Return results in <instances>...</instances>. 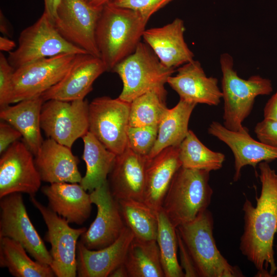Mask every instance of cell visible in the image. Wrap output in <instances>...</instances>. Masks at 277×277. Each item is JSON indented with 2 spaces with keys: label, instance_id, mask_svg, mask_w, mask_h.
I'll list each match as a JSON object with an SVG mask.
<instances>
[{
  "label": "cell",
  "instance_id": "cell-38",
  "mask_svg": "<svg viewBox=\"0 0 277 277\" xmlns=\"http://www.w3.org/2000/svg\"><path fill=\"white\" fill-rule=\"evenodd\" d=\"M22 136L21 133L7 122L0 123V153L2 154L14 142Z\"/></svg>",
  "mask_w": 277,
  "mask_h": 277
},
{
  "label": "cell",
  "instance_id": "cell-40",
  "mask_svg": "<svg viewBox=\"0 0 277 277\" xmlns=\"http://www.w3.org/2000/svg\"><path fill=\"white\" fill-rule=\"evenodd\" d=\"M61 0H44V12L53 22L56 16V10Z\"/></svg>",
  "mask_w": 277,
  "mask_h": 277
},
{
  "label": "cell",
  "instance_id": "cell-23",
  "mask_svg": "<svg viewBox=\"0 0 277 277\" xmlns=\"http://www.w3.org/2000/svg\"><path fill=\"white\" fill-rule=\"evenodd\" d=\"M181 167L179 146L166 148L148 160L143 201L159 211L175 173Z\"/></svg>",
  "mask_w": 277,
  "mask_h": 277
},
{
  "label": "cell",
  "instance_id": "cell-8",
  "mask_svg": "<svg viewBox=\"0 0 277 277\" xmlns=\"http://www.w3.org/2000/svg\"><path fill=\"white\" fill-rule=\"evenodd\" d=\"M130 103L101 96L89 104V132L117 155L127 147Z\"/></svg>",
  "mask_w": 277,
  "mask_h": 277
},
{
  "label": "cell",
  "instance_id": "cell-28",
  "mask_svg": "<svg viewBox=\"0 0 277 277\" xmlns=\"http://www.w3.org/2000/svg\"><path fill=\"white\" fill-rule=\"evenodd\" d=\"M0 267L15 277L55 276L50 265L33 260L21 244L7 237H0Z\"/></svg>",
  "mask_w": 277,
  "mask_h": 277
},
{
  "label": "cell",
  "instance_id": "cell-34",
  "mask_svg": "<svg viewBox=\"0 0 277 277\" xmlns=\"http://www.w3.org/2000/svg\"><path fill=\"white\" fill-rule=\"evenodd\" d=\"M158 126L132 127L127 129V147L135 153L147 156L156 141Z\"/></svg>",
  "mask_w": 277,
  "mask_h": 277
},
{
  "label": "cell",
  "instance_id": "cell-15",
  "mask_svg": "<svg viewBox=\"0 0 277 277\" xmlns=\"http://www.w3.org/2000/svg\"><path fill=\"white\" fill-rule=\"evenodd\" d=\"M33 153L25 142L12 143L0 159V198L13 193L33 196L42 181Z\"/></svg>",
  "mask_w": 277,
  "mask_h": 277
},
{
  "label": "cell",
  "instance_id": "cell-4",
  "mask_svg": "<svg viewBox=\"0 0 277 277\" xmlns=\"http://www.w3.org/2000/svg\"><path fill=\"white\" fill-rule=\"evenodd\" d=\"M210 172L181 167L175 173L161 208L175 228L193 221L209 206Z\"/></svg>",
  "mask_w": 277,
  "mask_h": 277
},
{
  "label": "cell",
  "instance_id": "cell-5",
  "mask_svg": "<svg viewBox=\"0 0 277 277\" xmlns=\"http://www.w3.org/2000/svg\"><path fill=\"white\" fill-rule=\"evenodd\" d=\"M222 73V92L224 100L223 125L232 131L242 129L243 123L250 114L256 97L270 94L273 91L271 81L260 75L247 80L241 78L234 68L232 56L221 55Z\"/></svg>",
  "mask_w": 277,
  "mask_h": 277
},
{
  "label": "cell",
  "instance_id": "cell-43",
  "mask_svg": "<svg viewBox=\"0 0 277 277\" xmlns=\"http://www.w3.org/2000/svg\"><path fill=\"white\" fill-rule=\"evenodd\" d=\"M0 30L1 32L4 34V35H9V28L8 24L6 22V19H5V16H4V14L2 12V11H1V14H0Z\"/></svg>",
  "mask_w": 277,
  "mask_h": 277
},
{
  "label": "cell",
  "instance_id": "cell-14",
  "mask_svg": "<svg viewBox=\"0 0 277 277\" xmlns=\"http://www.w3.org/2000/svg\"><path fill=\"white\" fill-rule=\"evenodd\" d=\"M97 208L95 220L79 241L90 250H99L112 244L126 227L118 201L113 196L107 181L90 192Z\"/></svg>",
  "mask_w": 277,
  "mask_h": 277
},
{
  "label": "cell",
  "instance_id": "cell-18",
  "mask_svg": "<svg viewBox=\"0 0 277 277\" xmlns=\"http://www.w3.org/2000/svg\"><path fill=\"white\" fill-rule=\"evenodd\" d=\"M147 158L126 147L116 155L107 182L113 196L117 200L143 201Z\"/></svg>",
  "mask_w": 277,
  "mask_h": 277
},
{
  "label": "cell",
  "instance_id": "cell-32",
  "mask_svg": "<svg viewBox=\"0 0 277 277\" xmlns=\"http://www.w3.org/2000/svg\"><path fill=\"white\" fill-rule=\"evenodd\" d=\"M158 229L156 238L165 277H185L177 257V236L176 228L161 208L157 211Z\"/></svg>",
  "mask_w": 277,
  "mask_h": 277
},
{
  "label": "cell",
  "instance_id": "cell-45",
  "mask_svg": "<svg viewBox=\"0 0 277 277\" xmlns=\"http://www.w3.org/2000/svg\"><path fill=\"white\" fill-rule=\"evenodd\" d=\"M275 250H276V252L277 254V245L275 246Z\"/></svg>",
  "mask_w": 277,
  "mask_h": 277
},
{
  "label": "cell",
  "instance_id": "cell-33",
  "mask_svg": "<svg viewBox=\"0 0 277 277\" xmlns=\"http://www.w3.org/2000/svg\"><path fill=\"white\" fill-rule=\"evenodd\" d=\"M166 97V95L153 91L133 100L130 103L129 126H158L168 109Z\"/></svg>",
  "mask_w": 277,
  "mask_h": 277
},
{
  "label": "cell",
  "instance_id": "cell-11",
  "mask_svg": "<svg viewBox=\"0 0 277 277\" xmlns=\"http://www.w3.org/2000/svg\"><path fill=\"white\" fill-rule=\"evenodd\" d=\"M76 56V54H58L15 69L13 75L12 103L41 95L63 78Z\"/></svg>",
  "mask_w": 277,
  "mask_h": 277
},
{
  "label": "cell",
  "instance_id": "cell-25",
  "mask_svg": "<svg viewBox=\"0 0 277 277\" xmlns=\"http://www.w3.org/2000/svg\"><path fill=\"white\" fill-rule=\"evenodd\" d=\"M44 102L40 95L13 106H6L0 110L1 118L21 133L24 142L34 155L44 141L41 132V113Z\"/></svg>",
  "mask_w": 277,
  "mask_h": 277
},
{
  "label": "cell",
  "instance_id": "cell-9",
  "mask_svg": "<svg viewBox=\"0 0 277 277\" xmlns=\"http://www.w3.org/2000/svg\"><path fill=\"white\" fill-rule=\"evenodd\" d=\"M41 127L49 138L71 148L76 140L89 131L87 101H45L41 113Z\"/></svg>",
  "mask_w": 277,
  "mask_h": 277
},
{
  "label": "cell",
  "instance_id": "cell-22",
  "mask_svg": "<svg viewBox=\"0 0 277 277\" xmlns=\"http://www.w3.org/2000/svg\"><path fill=\"white\" fill-rule=\"evenodd\" d=\"M35 156L42 181L50 184L81 182L83 177L78 169V160L71 148L48 138L44 140Z\"/></svg>",
  "mask_w": 277,
  "mask_h": 277
},
{
  "label": "cell",
  "instance_id": "cell-31",
  "mask_svg": "<svg viewBox=\"0 0 277 277\" xmlns=\"http://www.w3.org/2000/svg\"><path fill=\"white\" fill-rule=\"evenodd\" d=\"M179 157L182 167L209 172L220 169L225 155L207 148L190 130L179 146Z\"/></svg>",
  "mask_w": 277,
  "mask_h": 277
},
{
  "label": "cell",
  "instance_id": "cell-39",
  "mask_svg": "<svg viewBox=\"0 0 277 277\" xmlns=\"http://www.w3.org/2000/svg\"><path fill=\"white\" fill-rule=\"evenodd\" d=\"M264 118L277 121V90L264 107Z\"/></svg>",
  "mask_w": 277,
  "mask_h": 277
},
{
  "label": "cell",
  "instance_id": "cell-37",
  "mask_svg": "<svg viewBox=\"0 0 277 277\" xmlns=\"http://www.w3.org/2000/svg\"><path fill=\"white\" fill-rule=\"evenodd\" d=\"M254 132L259 141L277 148V121L264 118L256 124Z\"/></svg>",
  "mask_w": 277,
  "mask_h": 277
},
{
  "label": "cell",
  "instance_id": "cell-36",
  "mask_svg": "<svg viewBox=\"0 0 277 277\" xmlns=\"http://www.w3.org/2000/svg\"><path fill=\"white\" fill-rule=\"evenodd\" d=\"M15 69L4 54L0 53V106L12 104L13 75Z\"/></svg>",
  "mask_w": 277,
  "mask_h": 277
},
{
  "label": "cell",
  "instance_id": "cell-3",
  "mask_svg": "<svg viewBox=\"0 0 277 277\" xmlns=\"http://www.w3.org/2000/svg\"><path fill=\"white\" fill-rule=\"evenodd\" d=\"M214 221L207 209L192 221L177 227V240L189 256L197 277H243L236 266L229 264L217 248Z\"/></svg>",
  "mask_w": 277,
  "mask_h": 277
},
{
  "label": "cell",
  "instance_id": "cell-2",
  "mask_svg": "<svg viewBox=\"0 0 277 277\" xmlns=\"http://www.w3.org/2000/svg\"><path fill=\"white\" fill-rule=\"evenodd\" d=\"M148 22L133 10L111 2L103 7L95 30V41L107 71L134 52Z\"/></svg>",
  "mask_w": 277,
  "mask_h": 277
},
{
  "label": "cell",
  "instance_id": "cell-13",
  "mask_svg": "<svg viewBox=\"0 0 277 277\" xmlns=\"http://www.w3.org/2000/svg\"><path fill=\"white\" fill-rule=\"evenodd\" d=\"M0 199V237L19 243L34 260L50 266V251L29 217L22 193H13Z\"/></svg>",
  "mask_w": 277,
  "mask_h": 277
},
{
  "label": "cell",
  "instance_id": "cell-19",
  "mask_svg": "<svg viewBox=\"0 0 277 277\" xmlns=\"http://www.w3.org/2000/svg\"><path fill=\"white\" fill-rule=\"evenodd\" d=\"M175 76L167 81L169 85L179 94L180 99L195 104L217 106L223 98L218 80L208 77L201 63L195 60L188 62L177 70Z\"/></svg>",
  "mask_w": 277,
  "mask_h": 277
},
{
  "label": "cell",
  "instance_id": "cell-27",
  "mask_svg": "<svg viewBox=\"0 0 277 277\" xmlns=\"http://www.w3.org/2000/svg\"><path fill=\"white\" fill-rule=\"evenodd\" d=\"M82 138V157L86 163V172L80 184L91 192L107 181L116 154L107 149L89 131Z\"/></svg>",
  "mask_w": 277,
  "mask_h": 277
},
{
  "label": "cell",
  "instance_id": "cell-41",
  "mask_svg": "<svg viewBox=\"0 0 277 277\" xmlns=\"http://www.w3.org/2000/svg\"><path fill=\"white\" fill-rule=\"evenodd\" d=\"M16 43L6 36L0 37V50L10 52L16 47Z\"/></svg>",
  "mask_w": 277,
  "mask_h": 277
},
{
  "label": "cell",
  "instance_id": "cell-20",
  "mask_svg": "<svg viewBox=\"0 0 277 277\" xmlns=\"http://www.w3.org/2000/svg\"><path fill=\"white\" fill-rule=\"evenodd\" d=\"M184 21L175 18L160 27L145 29L143 38L166 67L176 68L193 60L194 54L184 38Z\"/></svg>",
  "mask_w": 277,
  "mask_h": 277
},
{
  "label": "cell",
  "instance_id": "cell-6",
  "mask_svg": "<svg viewBox=\"0 0 277 277\" xmlns=\"http://www.w3.org/2000/svg\"><path fill=\"white\" fill-rule=\"evenodd\" d=\"M174 71L175 69L165 66L151 48L141 42L133 53L112 70L123 82V90L118 97L130 103L150 91L166 95L165 84Z\"/></svg>",
  "mask_w": 277,
  "mask_h": 277
},
{
  "label": "cell",
  "instance_id": "cell-35",
  "mask_svg": "<svg viewBox=\"0 0 277 277\" xmlns=\"http://www.w3.org/2000/svg\"><path fill=\"white\" fill-rule=\"evenodd\" d=\"M173 0H113L116 6L138 12L147 22L152 15Z\"/></svg>",
  "mask_w": 277,
  "mask_h": 277
},
{
  "label": "cell",
  "instance_id": "cell-44",
  "mask_svg": "<svg viewBox=\"0 0 277 277\" xmlns=\"http://www.w3.org/2000/svg\"><path fill=\"white\" fill-rule=\"evenodd\" d=\"M92 6L96 7H102L106 4L113 0H87Z\"/></svg>",
  "mask_w": 277,
  "mask_h": 277
},
{
  "label": "cell",
  "instance_id": "cell-7",
  "mask_svg": "<svg viewBox=\"0 0 277 277\" xmlns=\"http://www.w3.org/2000/svg\"><path fill=\"white\" fill-rule=\"evenodd\" d=\"M18 43L17 48L9 52L7 57L15 69L34 61L58 54L88 53L65 39L44 12L35 23L22 30Z\"/></svg>",
  "mask_w": 277,
  "mask_h": 277
},
{
  "label": "cell",
  "instance_id": "cell-10",
  "mask_svg": "<svg viewBox=\"0 0 277 277\" xmlns=\"http://www.w3.org/2000/svg\"><path fill=\"white\" fill-rule=\"evenodd\" d=\"M34 206L39 211L47 227L45 240L51 245L50 265L56 276H77L76 250L78 239L87 230L73 228L66 219L47 207L34 197L30 196Z\"/></svg>",
  "mask_w": 277,
  "mask_h": 277
},
{
  "label": "cell",
  "instance_id": "cell-1",
  "mask_svg": "<svg viewBox=\"0 0 277 277\" xmlns=\"http://www.w3.org/2000/svg\"><path fill=\"white\" fill-rule=\"evenodd\" d=\"M258 168L261 193L255 206L245 199L240 249L257 269L256 276H273L277 270L273 249L277 231V172L267 162L259 163Z\"/></svg>",
  "mask_w": 277,
  "mask_h": 277
},
{
  "label": "cell",
  "instance_id": "cell-16",
  "mask_svg": "<svg viewBox=\"0 0 277 277\" xmlns=\"http://www.w3.org/2000/svg\"><path fill=\"white\" fill-rule=\"evenodd\" d=\"M208 132L226 144L231 150L234 159V182L240 179L244 166L250 165L255 168L262 162L277 160V148L255 140L244 126L240 130L232 131L219 122L213 121L208 127Z\"/></svg>",
  "mask_w": 277,
  "mask_h": 277
},
{
  "label": "cell",
  "instance_id": "cell-42",
  "mask_svg": "<svg viewBox=\"0 0 277 277\" xmlns=\"http://www.w3.org/2000/svg\"><path fill=\"white\" fill-rule=\"evenodd\" d=\"M110 277H128L127 270L124 263L116 267L109 275Z\"/></svg>",
  "mask_w": 277,
  "mask_h": 277
},
{
  "label": "cell",
  "instance_id": "cell-26",
  "mask_svg": "<svg viewBox=\"0 0 277 277\" xmlns=\"http://www.w3.org/2000/svg\"><path fill=\"white\" fill-rule=\"evenodd\" d=\"M196 105L180 99L174 107L168 109L159 125L157 138L148 160L166 148L180 146L188 132L189 119Z\"/></svg>",
  "mask_w": 277,
  "mask_h": 277
},
{
  "label": "cell",
  "instance_id": "cell-24",
  "mask_svg": "<svg viewBox=\"0 0 277 277\" xmlns=\"http://www.w3.org/2000/svg\"><path fill=\"white\" fill-rule=\"evenodd\" d=\"M41 191L48 200V207L69 223L82 225L89 217L92 202L80 183H52Z\"/></svg>",
  "mask_w": 277,
  "mask_h": 277
},
{
  "label": "cell",
  "instance_id": "cell-21",
  "mask_svg": "<svg viewBox=\"0 0 277 277\" xmlns=\"http://www.w3.org/2000/svg\"><path fill=\"white\" fill-rule=\"evenodd\" d=\"M134 236L127 226L111 245L99 250H90L78 241L76 250L77 276L107 277L124 262Z\"/></svg>",
  "mask_w": 277,
  "mask_h": 277
},
{
  "label": "cell",
  "instance_id": "cell-29",
  "mask_svg": "<svg viewBox=\"0 0 277 277\" xmlns=\"http://www.w3.org/2000/svg\"><path fill=\"white\" fill-rule=\"evenodd\" d=\"M128 277H165L157 241L134 237L124 262Z\"/></svg>",
  "mask_w": 277,
  "mask_h": 277
},
{
  "label": "cell",
  "instance_id": "cell-12",
  "mask_svg": "<svg viewBox=\"0 0 277 277\" xmlns=\"http://www.w3.org/2000/svg\"><path fill=\"white\" fill-rule=\"evenodd\" d=\"M103 7H94L87 0H61L54 25L67 41L100 58L95 30Z\"/></svg>",
  "mask_w": 277,
  "mask_h": 277
},
{
  "label": "cell",
  "instance_id": "cell-30",
  "mask_svg": "<svg viewBox=\"0 0 277 277\" xmlns=\"http://www.w3.org/2000/svg\"><path fill=\"white\" fill-rule=\"evenodd\" d=\"M118 201L125 225L134 237L143 240H156L157 212L143 201L132 199Z\"/></svg>",
  "mask_w": 277,
  "mask_h": 277
},
{
  "label": "cell",
  "instance_id": "cell-17",
  "mask_svg": "<svg viewBox=\"0 0 277 277\" xmlns=\"http://www.w3.org/2000/svg\"><path fill=\"white\" fill-rule=\"evenodd\" d=\"M106 71L101 58L88 53L77 54L63 78L41 96L44 101L84 100L92 90L95 80Z\"/></svg>",
  "mask_w": 277,
  "mask_h": 277
}]
</instances>
